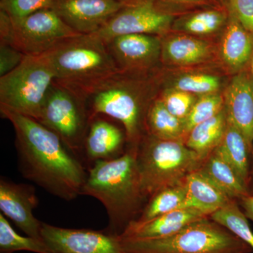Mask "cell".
<instances>
[{
	"instance_id": "cell-1",
	"label": "cell",
	"mask_w": 253,
	"mask_h": 253,
	"mask_svg": "<svg viewBox=\"0 0 253 253\" xmlns=\"http://www.w3.org/2000/svg\"><path fill=\"white\" fill-rule=\"evenodd\" d=\"M0 112L14 126L22 175L64 201L81 195L87 174L85 166L61 138L34 118L4 106H0Z\"/></svg>"
},
{
	"instance_id": "cell-2",
	"label": "cell",
	"mask_w": 253,
	"mask_h": 253,
	"mask_svg": "<svg viewBox=\"0 0 253 253\" xmlns=\"http://www.w3.org/2000/svg\"><path fill=\"white\" fill-rule=\"evenodd\" d=\"M150 73L119 71L81 92L91 120L105 116L123 125L129 147H136L146 134V115L159 83Z\"/></svg>"
},
{
	"instance_id": "cell-3",
	"label": "cell",
	"mask_w": 253,
	"mask_h": 253,
	"mask_svg": "<svg viewBox=\"0 0 253 253\" xmlns=\"http://www.w3.org/2000/svg\"><path fill=\"white\" fill-rule=\"evenodd\" d=\"M136 147H128L120 157L99 161L88 168L81 195L92 196L106 208V231L120 236L142 211L145 199L136 161Z\"/></svg>"
},
{
	"instance_id": "cell-4",
	"label": "cell",
	"mask_w": 253,
	"mask_h": 253,
	"mask_svg": "<svg viewBox=\"0 0 253 253\" xmlns=\"http://www.w3.org/2000/svg\"><path fill=\"white\" fill-rule=\"evenodd\" d=\"M45 54L55 81L80 92L119 71L106 42L94 33L68 38Z\"/></svg>"
},
{
	"instance_id": "cell-5",
	"label": "cell",
	"mask_w": 253,
	"mask_h": 253,
	"mask_svg": "<svg viewBox=\"0 0 253 253\" xmlns=\"http://www.w3.org/2000/svg\"><path fill=\"white\" fill-rule=\"evenodd\" d=\"M205 160L183 140H164L146 134L137 146L136 161L146 201L160 190L184 182Z\"/></svg>"
},
{
	"instance_id": "cell-6",
	"label": "cell",
	"mask_w": 253,
	"mask_h": 253,
	"mask_svg": "<svg viewBox=\"0 0 253 253\" xmlns=\"http://www.w3.org/2000/svg\"><path fill=\"white\" fill-rule=\"evenodd\" d=\"M121 241L123 253H253L249 245L210 217L194 221L168 237Z\"/></svg>"
},
{
	"instance_id": "cell-7",
	"label": "cell",
	"mask_w": 253,
	"mask_h": 253,
	"mask_svg": "<svg viewBox=\"0 0 253 253\" xmlns=\"http://www.w3.org/2000/svg\"><path fill=\"white\" fill-rule=\"evenodd\" d=\"M55 80L45 54L26 55L18 67L0 78V106L38 121Z\"/></svg>"
},
{
	"instance_id": "cell-8",
	"label": "cell",
	"mask_w": 253,
	"mask_h": 253,
	"mask_svg": "<svg viewBox=\"0 0 253 253\" xmlns=\"http://www.w3.org/2000/svg\"><path fill=\"white\" fill-rule=\"evenodd\" d=\"M38 121L56 133L84 165L83 147L91 118L81 92L54 81Z\"/></svg>"
},
{
	"instance_id": "cell-9",
	"label": "cell",
	"mask_w": 253,
	"mask_h": 253,
	"mask_svg": "<svg viewBox=\"0 0 253 253\" xmlns=\"http://www.w3.org/2000/svg\"><path fill=\"white\" fill-rule=\"evenodd\" d=\"M79 35L53 9L39 10L18 19H12L0 10V42L11 44L27 56L46 54Z\"/></svg>"
},
{
	"instance_id": "cell-10",
	"label": "cell",
	"mask_w": 253,
	"mask_h": 253,
	"mask_svg": "<svg viewBox=\"0 0 253 253\" xmlns=\"http://www.w3.org/2000/svg\"><path fill=\"white\" fill-rule=\"evenodd\" d=\"M174 21V15L154 0H139L126 5L94 34L105 42L131 34L162 37L172 29Z\"/></svg>"
},
{
	"instance_id": "cell-11",
	"label": "cell",
	"mask_w": 253,
	"mask_h": 253,
	"mask_svg": "<svg viewBox=\"0 0 253 253\" xmlns=\"http://www.w3.org/2000/svg\"><path fill=\"white\" fill-rule=\"evenodd\" d=\"M42 237L52 253H123L120 236L106 230L67 229L42 222Z\"/></svg>"
},
{
	"instance_id": "cell-12",
	"label": "cell",
	"mask_w": 253,
	"mask_h": 253,
	"mask_svg": "<svg viewBox=\"0 0 253 253\" xmlns=\"http://www.w3.org/2000/svg\"><path fill=\"white\" fill-rule=\"evenodd\" d=\"M119 71L154 72L161 61V38L145 34L126 35L106 41Z\"/></svg>"
},
{
	"instance_id": "cell-13",
	"label": "cell",
	"mask_w": 253,
	"mask_h": 253,
	"mask_svg": "<svg viewBox=\"0 0 253 253\" xmlns=\"http://www.w3.org/2000/svg\"><path fill=\"white\" fill-rule=\"evenodd\" d=\"M126 5L116 0H53L52 9L73 31L93 34Z\"/></svg>"
},
{
	"instance_id": "cell-14",
	"label": "cell",
	"mask_w": 253,
	"mask_h": 253,
	"mask_svg": "<svg viewBox=\"0 0 253 253\" xmlns=\"http://www.w3.org/2000/svg\"><path fill=\"white\" fill-rule=\"evenodd\" d=\"M39 204L36 188L26 184H17L1 176L0 210L6 217L30 237L43 241L42 222L38 220L33 211Z\"/></svg>"
},
{
	"instance_id": "cell-15",
	"label": "cell",
	"mask_w": 253,
	"mask_h": 253,
	"mask_svg": "<svg viewBox=\"0 0 253 253\" xmlns=\"http://www.w3.org/2000/svg\"><path fill=\"white\" fill-rule=\"evenodd\" d=\"M228 122L235 126L253 145V78L251 66L234 74L224 89Z\"/></svg>"
},
{
	"instance_id": "cell-16",
	"label": "cell",
	"mask_w": 253,
	"mask_h": 253,
	"mask_svg": "<svg viewBox=\"0 0 253 253\" xmlns=\"http://www.w3.org/2000/svg\"><path fill=\"white\" fill-rule=\"evenodd\" d=\"M126 134L118 126L96 116L91 120L83 147V163L86 168L99 161L120 157L123 152ZM87 168V169H88Z\"/></svg>"
},
{
	"instance_id": "cell-17",
	"label": "cell",
	"mask_w": 253,
	"mask_h": 253,
	"mask_svg": "<svg viewBox=\"0 0 253 253\" xmlns=\"http://www.w3.org/2000/svg\"><path fill=\"white\" fill-rule=\"evenodd\" d=\"M194 208H184L146 221L134 220L120 236L123 239H162L174 235L186 226L208 217Z\"/></svg>"
},
{
	"instance_id": "cell-18",
	"label": "cell",
	"mask_w": 253,
	"mask_h": 253,
	"mask_svg": "<svg viewBox=\"0 0 253 253\" xmlns=\"http://www.w3.org/2000/svg\"><path fill=\"white\" fill-rule=\"evenodd\" d=\"M220 43L219 56L230 72L236 73L251 66L253 58V36L229 12Z\"/></svg>"
},
{
	"instance_id": "cell-19",
	"label": "cell",
	"mask_w": 253,
	"mask_h": 253,
	"mask_svg": "<svg viewBox=\"0 0 253 253\" xmlns=\"http://www.w3.org/2000/svg\"><path fill=\"white\" fill-rule=\"evenodd\" d=\"M161 38V61L168 66H195L206 62L212 56L211 43L197 37L182 34Z\"/></svg>"
},
{
	"instance_id": "cell-20",
	"label": "cell",
	"mask_w": 253,
	"mask_h": 253,
	"mask_svg": "<svg viewBox=\"0 0 253 253\" xmlns=\"http://www.w3.org/2000/svg\"><path fill=\"white\" fill-rule=\"evenodd\" d=\"M184 182L187 189L188 208L198 210L209 217L234 201L199 169L186 176Z\"/></svg>"
},
{
	"instance_id": "cell-21",
	"label": "cell",
	"mask_w": 253,
	"mask_h": 253,
	"mask_svg": "<svg viewBox=\"0 0 253 253\" xmlns=\"http://www.w3.org/2000/svg\"><path fill=\"white\" fill-rule=\"evenodd\" d=\"M252 149L253 146L244 134L235 126L228 122L224 136L214 149L232 168L249 189Z\"/></svg>"
},
{
	"instance_id": "cell-22",
	"label": "cell",
	"mask_w": 253,
	"mask_h": 253,
	"mask_svg": "<svg viewBox=\"0 0 253 253\" xmlns=\"http://www.w3.org/2000/svg\"><path fill=\"white\" fill-rule=\"evenodd\" d=\"M199 170L231 199L239 201L251 195L232 168L214 151L205 159Z\"/></svg>"
},
{
	"instance_id": "cell-23",
	"label": "cell",
	"mask_w": 253,
	"mask_h": 253,
	"mask_svg": "<svg viewBox=\"0 0 253 253\" xmlns=\"http://www.w3.org/2000/svg\"><path fill=\"white\" fill-rule=\"evenodd\" d=\"M227 124V117L224 108L214 117L192 128L186 135L184 143L187 147L205 160L220 143Z\"/></svg>"
},
{
	"instance_id": "cell-24",
	"label": "cell",
	"mask_w": 253,
	"mask_h": 253,
	"mask_svg": "<svg viewBox=\"0 0 253 253\" xmlns=\"http://www.w3.org/2000/svg\"><path fill=\"white\" fill-rule=\"evenodd\" d=\"M146 134L164 140L185 139V123L171 114L158 96L150 106L146 119Z\"/></svg>"
},
{
	"instance_id": "cell-25",
	"label": "cell",
	"mask_w": 253,
	"mask_h": 253,
	"mask_svg": "<svg viewBox=\"0 0 253 253\" xmlns=\"http://www.w3.org/2000/svg\"><path fill=\"white\" fill-rule=\"evenodd\" d=\"M229 16V11L212 8L190 13L174 20L172 28L190 36H210L225 27Z\"/></svg>"
},
{
	"instance_id": "cell-26",
	"label": "cell",
	"mask_w": 253,
	"mask_h": 253,
	"mask_svg": "<svg viewBox=\"0 0 253 253\" xmlns=\"http://www.w3.org/2000/svg\"><path fill=\"white\" fill-rule=\"evenodd\" d=\"M187 203L185 182L165 188L148 199L140 215L135 220L146 221L177 210L189 208Z\"/></svg>"
},
{
	"instance_id": "cell-27",
	"label": "cell",
	"mask_w": 253,
	"mask_h": 253,
	"mask_svg": "<svg viewBox=\"0 0 253 253\" xmlns=\"http://www.w3.org/2000/svg\"><path fill=\"white\" fill-rule=\"evenodd\" d=\"M28 251L35 253H52L45 243L30 236L19 235L2 213L0 214V253Z\"/></svg>"
},
{
	"instance_id": "cell-28",
	"label": "cell",
	"mask_w": 253,
	"mask_h": 253,
	"mask_svg": "<svg viewBox=\"0 0 253 253\" xmlns=\"http://www.w3.org/2000/svg\"><path fill=\"white\" fill-rule=\"evenodd\" d=\"M210 217L244 241L253 252V231L238 201H233L225 207L213 213Z\"/></svg>"
},
{
	"instance_id": "cell-29",
	"label": "cell",
	"mask_w": 253,
	"mask_h": 253,
	"mask_svg": "<svg viewBox=\"0 0 253 253\" xmlns=\"http://www.w3.org/2000/svg\"><path fill=\"white\" fill-rule=\"evenodd\" d=\"M167 88L191 93L198 96L219 93L221 78L208 73H194L181 75L169 81Z\"/></svg>"
},
{
	"instance_id": "cell-30",
	"label": "cell",
	"mask_w": 253,
	"mask_h": 253,
	"mask_svg": "<svg viewBox=\"0 0 253 253\" xmlns=\"http://www.w3.org/2000/svg\"><path fill=\"white\" fill-rule=\"evenodd\" d=\"M224 108V96L219 93L199 96L184 121L186 135L195 126L214 117Z\"/></svg>"
},
{
	"instance_id": "cell-31",
	"label": "cell",
	"mask_w": 253,
	"mask_h": 253,
	"mask_svg": "<svg viewBox=\"0 0 253 253\" xmlns=\"http://www.w3.org/2000/svg\"><path fill=\"white\" fill-rule=\"evenodd\" d=\"M158 97L171 114L185 121L199 96L186 91L166 88Z\"/></svg>"
},
{
	"instance_id": "cell-32",
	"label": "cell",
	"mask_w": 253,
	"mask_h": 253,
	"mask_svg": "<svg viewBox=\"0 0 253 253\" xmlns=\"http://www.w3.org/2000/svg\"><path fill=\"white\" fill-rule=\"evenodd\" d=\"M53 0H0V10L12 19L26 17L36 11L52 9Z\"/></svg>"
},
{
	"instance_id": "cell-33",
	"label": "cell",
	"mask_w": 253,
	"mask_h": 253,
	"mask_svg": "<svg viewBox=\"0 0 253 253\" xmlns=\"http://www.w3.org/2000/svg\"><path fill=\"white\" fill-rule=\"evenodd\" d=\"M26 56L11 44L0 42V78L18 67Z\"/></svg>"
},
{
	"instance_id": "cell-34",
	"label": "cell",
	"mask_w": 253,
	"mask_h": 253,
	"mask_svg": "<svg viewBox=\"0 0 253 253\" xmlns=\"http://www.w3.org/2000/svg\"><path fill=\"white\" fill-rule=\"evenodd\" d=\"M226 8L253 36V0H229Z\"/></svg>"
},
{
	"instance_id": "cell-35",
	"label": "cell",
	"mask_w": 253,
	"mask_h": 253,
	"mask_svg": "<svg viewBox=\"0 0 253 253\" xmlns=\"http://www.w3.org/2000/svg\"><path fill=\"white\" fill-rule=\"evenodd\" d=\"M158 4L168 10V6H203L211 4V0H154Z\"/></svg>"
},
{
	"instance_id": "cell-36",
	"label": "cell",
	"mask_w": 253,
	"mask_h": 253,
	"mask_svg": "<svg viewBox=\"0 0 253 253\" xmlns=\"http://www.w3.org/2000/svg\"><path fill=\"white\" fill-rule=\"evenodd\" d=\"M239 206L244 210L245 215L253 221V195H249L239 201Z\"/></svg>"
},
{
	"instance_id": "cell-37",
	"label": "cell",
	"mask_w": 253,
	"mask_h": 253,
	"mask_svg": "<svg viewBox=\"0 0 253 253\" xmlns=\"http://www.w3.org/2000/svg\"><path fill=\"white\" fill-rule=\"evenodd\" d=\"M249 191L251 195H253V145L251 152V165L250 170Z\"/></svg>"
},
{
	"instance_id": "cell-38",
	"label": "cell",
	"mask_w": 253,
	"mask_h": 253,
	"mask_svg": "<svg viewBox=\"0 0 253 253\" xmlns=\"http://www.w3.org/2000/svg\"><path fill=\"white\" fill-rule=\"evenodd\" d=\"M116 1H120V2L124 3L126 4H132V3L136 2V1H139V0H116Z\"/></svg>"
},
{
	"instance_id": "cell-39",
	"label": "cell",
	"mask_w": 253,
	"mask_h": 253,
	"mask_svg": "<svg viewBox=\"0 0 253 253\" xmlns=\"http://www.w3.org/2000/svg\"><path fill=\"white\" fill-rule=\"evenodd\" d=\"M219 1H220L221 4L224 5V6H225L226 7L228 2H229V0H219Z\"/></svg>"
},
{
	"instance_id": "cell-40",
	"label": "cell",
	"mask_w": 253,
	"mask_h": 253,
	"mask_svg": "<svg viewBox=\"0 0 253 253\" xmlns=\"http://www.w3.org/2000/svg\"><path fill=\"white\" fill-rule=\"evenodd\" d=\"M251 73H252V76H253V58L252 59V61H251Z\"/></svg>"
}]
</instances>
